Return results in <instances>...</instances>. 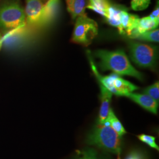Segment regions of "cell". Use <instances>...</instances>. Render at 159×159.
Wrapping results in <instances>:
<instances>
[{"label": "cell", "instance_id": "6da1fadb", "mask_svg": "<svg viewBox=\"0 0 159 159\" xmlns=\"http://www.w3.org/2000/svg\"><path fill=\"white\" fill-rule=\"evenodd\" d=\"M94 55L98 59V67L102 71L111 70L117 75L131 76L139 80L143 79L142 74L131 65L125 52L123 50H99Z\"/></svg>", "mask_w": 159, "mask_h": 159}, {"label": "cell", "instance_id": "7a4b0ae2", "mask_svg": "<svg viewBox=\"0 0 159 159\" xmlns=\"http://www.w3.org/2000/svg\"><path fill=\"white\" fill-rule=\"evenodd\" d=\"M86 142L113 153L120 154L121 150V137L110 125L98 123L93 127Z\"/></svg>", "mask_w": 159, "mask_h": 159}, {"label": "cell", "instance_id": "3957f363", "mask_svg": "<svg viewBox=\"0 0 159 159\" xmlns=\"http://www.w3.org/2000/svg\"><path fill=\"white\" fill-rule=\"evenodd\" d=\"M25 24L24 9L18 1L9 0L0 7V29L9 31Z\"/></svg>", "mask_w": 159, "mask_h": 159}, {"label": "cell", "instance_id": "277c9868", "mask_svg": "<svg viewBox=\"0 0 159 159\" xmlns=\"http://www.w3.org/2000/svg\"><path fill=\"white\" fill-rule=\"evenodd\" d=\"M98 34L97 23L87 14L75 19L71 42L79 45L89 46Z\"/></svg>", "mask_w": 159, "mask_h": 159}, {"label": "cell", "instance_id": "5b68a950", "mask_svg": "<svg viewBox=\"0 0 159 159\" xmlns=\"http://www.w3.org/2000/svg\"><path fill=\"white\" fill-rule=\"evenodd\" d=\"M130 56L137 66L142 68L154 69L158 58V48L156 46L140 43H132L129 46Z\"/></svg>", "mask_w": 159, "mask_h": 159}, {"label": "cell", "instance_id": "8992f818", "mask_svg": "<svg viewBox=\"0 0 159 159\" xmlns=\"http://www.w3.org/2000/svg\"><path fill=\"white\" fill-rule=\"evenodd\" d=\"M44 2L42 0H26L24 9L26 23L31 27L43 25Z\"/></svg>", "mask_w": 159, "mask_h": 159}, {"label": "cell", "instance_id": "52a82bcc", "mask_svg": "<svg viewBox=\"0 0 159 159\" xmlns=\"http://www.w3.org/2000/svg\"><path fill=\"white\" fill-rule=\"evenodd\" d=\"M107 89L116 96L125 97L127 94L138 90L139 87L114 73L109 75Z\"/></svg>", "mask_w": 159, "mask_h": 159}, {"label": "cell", "instance_id": "ba28073f", "mask_svg": "<svg viewBox=\"0 0 159 159\" xmlns=\"http://www.w3.org/2000/svg\"><path fill=\"white\" fill-rule=\"evenodd\" d=\"M132 101L138 104L142 107L152 113L157 114L159 107V102L154 100L153 98L145 94L130 93L126 95Z\"/></svg>", "mask_w": 159, "mask_h": 159}, {"label": "cell", "instance_id": "9c48e42d", "mask_svg": "<svg viewBox=\"0 0 159 159\" xmlns=\"http://www.w3.org/2000/svg\"><path fill=\"white\" fill-rule=\"evenodd\" d=\"M101 106L100 108L98 123L104 124L107 119L110 110V102L113 94L103 85L100 84Z\"/></svg>", "mask_w": 159, "mask_h": 159}, {"label": "cell", "instance_id": "30bf717a", "mask_svg": "<svg viewBox=\"0 0 159 159\" xmlns=\"http://www.w3.org/2000/svg\"><path fill=\"white\" fill-rule=\"evenodd\" d=\"M125 9V7L123 6L111 4L106 12L105 16L104 17L106 19V21L110 25L118 29L121 34H124L120 23L121 12Z\"/></svg>", "mask_w": 159, "mask_h": 159}, {"label": "cell", "instance_id": "8fae6325", "mask_svg": "<svg viewBox=\"0 0 159 159\" xmlns=\"http://www.w3.org/2000/svg\"><path fill=\"white\" fill-rule=\"evenodd\" d=\"M159 24L150 16L139 18L136 28L131 32L129 37L131 39H136L140 34L157 29Z\"/></svg>", "mask_w": 159, "mask_h": 159}, {"label": "cell", "instance_id": "7c38bea8", "mask_svg": "<svg viewBox=\"0 0 159 159\" xmlns=\"http://www.w3.org/2000/svg\"><path fill=\"white\" fill-rule=\"evenodd\" d=\"M67 9L73 20L86 15L85 9L89 5V0H65Z\"/></svg>", "mask_w": 159, "mask_h": 159}, {"label": "cell", "instance_id": "4fadbf2b", "mask_svg": "<svg viewBox=\"0 0 159 159\" xmlns=\"http://www.w3.org/2000/svg\"><path fill=\"white\" fill-rule=\"evenodd\" d=\"M60 0H48L44 4L43 25L50 23L57 16L59 11Z\"/></svg>", "mask_w": 159, "mask_h": 159}, {"label": "cell", "instance_id": "5bb4252c", "mask_svg": "<svg viewBox=\"0 0 159 159\" xmlns=\"http://www.w3.org/2000/svg\"><path fill=\"white\" fill-rule=\"evenodd\" d=\"M139 18L136 15L129 13L126 9L121 11L120 23L124 34L129 36L131 32L136 28Z\"/></svg>", "mask_w": 159, "mask_h": 159}, {"label": "cell", "instance_id": "9a60e30c", "mask_svg": "<svg viewBox=\"0 0 159 159\" xmlns=\"http://www.w3.org/2000/svg\"><path fill=\"white\" fill-rule=\"evenodd\" d=\"M111 3L108 0H89V5L87 8L104 17Z\"/></svg>", "mask_w": 159, "mask_h": 159}, {"label": "cell", "instance_id": "2e32d148", "mask_svg": "<svg viewBox=\"0 0 159 159\" xmlns=\"http://www.w3.org/2000/svg\"><path fill=\"white\" fill-rule=\"evenodd\" d=\"M106 121H108L111 128L119 135L121 137L125 135L127 133L125 127H123L119 120L117 119L115 114L114 113L113 111L112 110L111 108H110V110Z\"/></svg>", "mask_w": 159, "mask_h": 159}, {"label": "cell", "instance_id": "e0dca14e", "mask_svg": "<svg viewBox=\"0 0 159 159\" xmlns=\"http://www.w3.org/2000/svg\"><path fill=\"white\" fill-rule=\"evenodd\" d=\"M136 39L143 41L158 43L159 41V29H154L140 34Z\"/></svg>", "mask_w": 159, "mask_h": 159}, {"label": "cell", "instance_id": "ac0fdd59", "mask_svg": "<svg viewBox=\"0 0 159 159\" xmlns=\"http://www.w3.org/2000/svg\"><path fill=\"white\" fill-rule=\"evenodd\" d=\"M143 93L153 98L154 100L159 102V83L155 82L152 85L146 87L144 90Z\"/></svg>", "mask_w": 159, "mask_h": 159}, {"label": "cell", "instance_id": "d6986e66", "mask_svg": "<svg viewBox=\"0 0 159 159\" xmlns=\"http://www.w3.org/2000/svg\"><path fill=\"white\" fill-rule=\"evenodd\" d=\"M151 0H131V7L134 11H143L150 5Z\"/></svg>", "mask_w": 159, "mask_h": 159}, {"label": "cell", "instance_id": "ffe728a7", "mask_svg": "<svg viewBox=\"0 0 159 159\" xmlns=\"http://www.w3.org/2000/svg\"><path fill=\"white\" fill-rule=\"evenodd\" d=\"M137 138L141 142L146 143L150 147L153 148L154 149L157 150V151H159V146L156 144V143L155 142V140H156V137H155L144 134H140V135L137 136Z\"/></svg>", "mask_w": 159, "mask_h": 159}, {"label": "cell", "instance_id": "44dd1931", "mask_svg": "<svg viewBox=\"0 0 159 159\" xmlns=\"http://www.w3.org/2000/svg\"><path fill=\"white\" fill-rule=\"evenodd\" d=\"M77 159H98L96 152L92 148H88L81 152L80 156Z\"/></svg>", "mask_w": 159, "mask_h": 159}, {"label": "cell", "instance_id": "7402d4cb", "mask_svg": "<svg viewBox=\"0 0 159 159\" xmlns=\"http://www.w3.org/2000/svg\"><path fill=\"white\" fill-rule=\"evenodd\" d=\"M154 20L159 23V3H157V6L156 7L153 12L149 16Z\"/></svg>", "mask_w": 159, "mask_h": 159}, {"label": "cell", "instance_id": "603a6c76", "mask_svg": "<svg viewBox=\"0 0 159 159\" xmlns=\"http://www.w3.org/2000/svg\"><path fill=\"white\" fill-rule=\"evenodd\" d=\"M126 159H143L141 155L138 153L136 152H133L132 153L130 154L128 157Z\"/></svg>", "mask_w": 159, "mask_h": 159}, {"label": "cell", "instance_id": "cb8c5ba5", "mask_svg": "<svg viewBox=\"0 0 159 159\" xmlns=\"http://www.w3.org/2000/svg\"><path fill=\"white\" fill-rule=\"evenodd\" d=\"M2 43H3V40H2V37L1 36V35L0 34V51L2 48Z\"/></svg>", "mask_w": 159, "mask_h": 159}, {"label": "cell", "instance_id": "d4e9b609", "mask_svg": "<svg viewBox=\"0 0 159 159\" xmlns=\"http://www.w3.org/2000/svg\"><path fill=\"white\" fill-rule=\"evenodd\" d=\"M120 154H118V157H117V159H120Z\"/></svg>", "mask_w": 159, "mask_h": 159}, {"label": "cell", "instance_id": "484cf974", "mask_svg": "<svg viewBox=\"0 0 159 159\" xmlns=\"http://www.w3.org/2000/svg\"><path fill=\"white\" fill-rule=\"evenodd\" d=\"M42 1H43V2H46V1H48V0H42Z\"/></svg>", "mask_w": 159, "mask_h": 159}]
</instances>
